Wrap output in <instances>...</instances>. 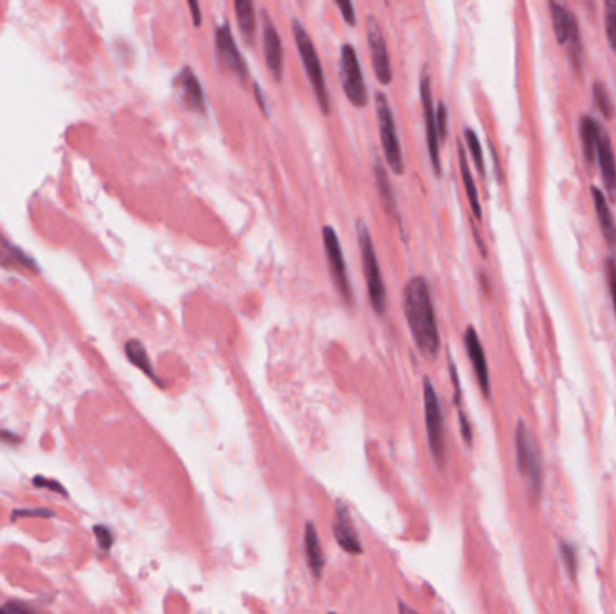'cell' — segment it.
<instances>
[{
	"instance_id": "6da1fadb",
	"label": "cell",
	"mask_w": 616,
	"mask_h": 614,
	"mask_svg": "<svg viewBox=\"0 0 616 614\" xmlns=\"http://www.w3.org/2000/svg\"><path fill=\"white\" fill-rule=\"evenodd\" d=\"M402 308L418 350L435 358L440 350V333L429 283L423 276H415L408 281L402 294Z\"/></svg>"
},
{
	"instance_id": "7a4b0ae2",
	"label": "cell",
	"mask_w": 616,
	"mask_h": 614,
	"mask_svg": "<svg viewBox=\"0 0 616 614\" xmlns=\"http://www.w3.org/2000/svg\"><path fill=\"white\" fill-rule=\"evenodd\" d=\"M515 461L519 474L525 479L528 492L533 499H539L545 486V461H542L541 447L537 443L532 431L519 420L515 427Z\"/></svg>"
},
{
	"instance_id": "3957f363",
	"label": "cell",
	"mask_w": 616,
	"mask_h": 614,
	"mask_svg": "<svg viewBox=\"0 0 616 614\" xmlns=\"http://www.w3.org/2000/svg\"><path fill=\"white\" fill-rule=\"evenodd\" d=\"M292 36H294V42L298 46L299 56H301V64L305 67L306 78L310 81L312 91H314L315 98H318L319 109L325 116L330 114V96H328V87H326V79H325V71H323L321 60H319V54L315 51L314 42H312L310 34L306 33V29L303 27V24L298 19L292 20Z\"/></svg>"
},
{
	"instance_id": "277c9868",
	"label": "cell",
	"mask_w": 616,
	"mask_h": 614,
	"mask_svg": "<svg viewBox=\"0 0 616 614\" xmlns=\"http://www.w3.org/2000/svg\"><path fill=\"white\" fill-rule=\"evenodd\" d=\"M357 238H359L360 261H363V272L364 279H366L371 308L375 310L377 316H384V312H386V283L382 278V271L377 260V253H375L370 229H368V226L363 220L357 222Z\"/></svg>"
},
{
	"instance_id": "5b68a950",
	"label": "cell",
	"mask_w": 616,
	"mask_h": 614,
	"mask_svg": "<svg viewBox=\"0 0 616 614\" xmlns=\"http://www.w3.org/2000/svg\"><path fill=\"white\" fill-rule=\"evenodd\" d=\"M423 415H425V431H428V443L431 448L433 460H435L436 467L445 468V420H443L440 396L429 377H423Z\"/></svg>"
},
{
	"instance_id": "8992f818",
	"label": "cell",
	"mask_w": 616,
	"mask_h": 614,
	"mask_svg": "<svg viewBox=\"0 0 616 614\" xmlns=\"http://www.w3.org/2000/svg\"><path fill=\"white\" fill-rule=\"evenodd\" d=\"M375 110H377L378 136H380L382 151H384L388 166H390L391 171H395L397 175H404L405 171L404 155H402V146H400V139H398L397 123H395L393 110H391L386 94L375 92Z\"/></svg>"
},
{
	"instance_id": "52a82bcc",
	"label": "cell",
	"mask_w": 616,
	"mask_h": 614,
	"mask_svg": "<svg viewBox=\"0 0 616 614\" xmlns=\"http://www.w3.org/2000/svg\"><path fill=\"white\" fill-rule=\"evenodd\" d=\"M340 85H343L344 96L348 98L355 109H364L368 105V89L360 67L359 54L352 44H344L340 47Z\"/></svg>"
},
{
	"instance_id": "ba28073f",
	"label": "cell",
	"mask_w": 616,
	"mask_h": 614,
	"mask_svg": "<svg viewBox=\"0 0 616 614\" xmlns=\"http://www.w3.org/2000/svg\"><path fill=\"white\" fill-rule=\"evenodd\" d=\"M323 243H325V253L326 258H328V267L330 272H332L333 285H335L337 292L344 299V303L350 305L352 303V285H350L348 271H346V263H344V254L339 236H337L335 229L332 226L323 227Z\"/></svg>"
},
{
	"instance_id": "9c48e42d",
	"label": "cell",
	"mask_w": 616,
	"mask_h": 614,
	"mask_svg": "<svg viewBox=\"0 0 616 614\" xmlns=\"http://www.w3.org/2000/svg\"><path fill=\"white\" fill-rule=\"evenodd\" d=\"M550 11H552V22L555 36L559 44L570 47V54L577 67H580V56H582V40H580L579 22L575 19L573 13L560 2H550Z\"/></svg>"
},
{
	"instance_id": "30bf717a",
	"label": "cell",
	"mask_w": 616,
	"mask_h": 614,
	"mask_svg": "<svg viewBox=\"0 0 616 614\" xmlns=\"http://www.w3.org/2000/svg\"><path fill=\"white\" fill-rule=\"evenodd\" d=\"M420 99H422L423 123H425V139H428L429 157H431L433 170L436 177H442V164H440V139L438 126H436V109L433 105V87L429 74L420 78Z\"/></svg>"
},
{
	"instance_id": "8fae6325",
	"label": "cell",
	"mask_w": 616,
	"mask_h": 614,
	"mask_svg": "<svg viewBox=\"0 0 616 614\" xmlns=\"http://www.w3.org/2000/svg\"><path fill=\"white\" fill-rule=\"evenodd\" d=\"M368 44H370V53H371V67H373L375 78L380 85L388 87V85L393 81V67H391L390 60V51H388L386 38L382 33L380 26L377 24V20L373 16L368 19V29H366Z\"/></svg>"
},
{
	"instance_id": "7c38bea8",
	"label": "cell",
	"mask_w": 616,
	"mask_h": 614,
	"mask_svg": "<svg viewBox=\"0 0 616 614\" xmlns=\"http://www.w3.org/2000/svg\"><path fill=\"white\" fill-rule=\"evenodd\" d=\"M215 51L218 65L226 72L235 74L236 78L246 81L247 79V65L242 53L238 51L235 42V36L231 33V27L227 24L218 26L215 31Z\"/></svg>"
},
{
	"instance_id": "4fadbf2b",
	"label": "cell",
	"mask_w": 616,
	"mask_h": 614,
	"mask_svg": "<svg viewBox=\"0 0 616 614\" xmlns=\"http://www.w3.org/2000/svg\"><path fill=\"white\" fill-rule=\"evenodd\" d=\"M261 42H263V56L268 71L276 81H281L285 61L283 44H281L280 33H278L276 26L267 11L261 13Z\"/></svg>"
},
{
	"instance_id": "5bb4252c",
	"label": "cell",
	"mask_w": 616,
	"mask_h": 614,
	"mask_svg": "<svg viewBox=\"0 0 616 614\" xmlns=\"http://www.w3.org/2000/svg\"><path fill=\"white\" fill-rule=\"evenodd\" d=\"M333 537H335L337 544L340 550L346 551L350 555H360L364 551L363 543H360L359 531H357L355 523L352 519L348 505L344 501H335V513H333Z\"/></svg>"
},
{
	"instance_id": "9a60e30c",
	"label": "cell",
	"mask_w": 616,
	"mask_h": 614,
	"mask_svg": "<svg viewBox=\"0 0 616 614\" xmlns=\"http://www.w3.org/2000/svg\"><path fill=\"white\" fill-rule=\"evenodd\" d=\"M463 344H465V351L470 358V364L474 368V373H476L478 384H480L481 391H483L485 398H490L492 389H490V373H488V362L487 355H485L483 344H481L478 332L474 330V326H469L465 330V336H463Z\"/></svg>"
},
{
	"instance_id": "2e32d148",
	"label": "cell",
	"mask_w": 616,
	"mask_h": 614,
	"mask_svg": "<svg viewBox=\"0 0 616 614\" xmlns=\"http://www.w3.org/2000/svg\"><path fill=\"white\" fill-rule=\"evenodd\" d=\"M597 158L598 166H600L602 178H604L605 189L609 191V195H616V161H615V151H612L611 139H609L607 134L602 130L600 137H598L597 143Z\"/></svg>"
},
{
	"instance_id": "e0dca14e",
	"label": "cell",
	"mask_w": 616,
	"mask_h": 614,
	"mask_svg": "<svg viewBox=\"0 0 616 614\" xmlns=\"http://www.w3.org/2000/svg\"><path fill=\"white\" fill-rule=\"evenodd\" d=\"M178 89H181L182 99L189 110L206 114V94L202 91L197 74L189 67H184V71L178 74Z\"/></svg>"
},
{
	"instance_id": "ac0fdd59",
	"label": "cell",
	"mask_w": 616,
	"mask_h": 614,
	"mask_svg": "<svg viewBox=\"0 0 616 614\" xmlns=\"http://www.w3.org/2000/svg\"><path fill=\"white\" fill-rule=\"evenodd\" d=\"M591 196H593L595 211H597L598 223H600L602 227V234H604L609 247L616 253V222L615 218H612L611 208H609L607 200H605L604 191H602L600 188H597V186H593V188H591Z\"/></svg>"
},
{
	"instance_id": "d6986e66",
	"label": "cell",
	"mask_w": 616,
	"mask_h": 614,
	"mask_svg": "<svg viewBox=\"0 0 616 614\" xmlns=\"http://www.w3.org/2000/svg\"><path fill=\"white\" fill-rule=\"evenodd\" d=\"M305 555L306 564L310 568L312 575L315 578L323 577V569H325V555H323L321 543H319V533L315 530L314 523L305 524Z\"/></svg>"
},
{
	"instance_id": "ffe728a7",
	"label": "cell",
	"mask_w": 616,
	"mask_h": 614,
	"mask_svg": "<svg viewBox=\"0 0 616 614\" xmlns=\"http://www.w3.org/2000/svg\"><path fill=\"white\" fill-rule=\"evenodd\" d=\"M0 265L8 268H31V271L38 272V265L34 263L33 258L27 256L20 247L13 245L2 233H0Z\"/></svg>"
},
{
	"instance_id": "44dd1931",
	"label": "cell",
	"mask_w": 616,
	"mask_h": 614,
	"mask_svg": "<svg viewBox=\"0 0 616 614\" xmlns=\"http://www.w3.org/2000/svg\"><path fill=\"white\" fill-rule=\"evenodd\" d=\"M458 157H460L461 181H463V186H465V193H467V198H469L470 209H473V215L476 216L478 220H481V203H480V195H478L476 182H474L473 171H470L469 162H467L465 148H463V144H461V143L458 144Z\"/></svg>"
},
{
	"instance_id": "7402d4cb",
	"label": "cell",
	"mask_w": 616,
	"mask_h": 614,
	"mask_svg": "<svg viewBox=\"0 0 616 614\" xmlns=\"http://www.w3.org/2000/svg\"><path fill=\"white\" fill-rule=\"evenodd\" d=\"M125 353L126 357H128V361L132 362L136 368H139L141 371H143L144 375H146L148 378H151V381L156 382L157 386H163V382H161V378L157 377L156 370H153V364H151L150 361V355H148L146 348L143 346V343L137 339H132L126 343L125 346Z\"/></svg>"
},
{
	"instance_id": "603a6c76",
	"label": "cell",
	"mask_w": 616,
	"mask_h": 614,
	"mask_svg": "<svg viewBox=\"0 0 616 614\" xmlns=\"http://www.w3.org/2000/svg\"><path fill=\"white\" fill-rule=\"evenodd\" d=\"M235 13L240 33H242L243 40L251 46L254 42V34H256V6L249 0H236Z\"/></svg>"
},
{
	"instance_id": "cb8c5ba5",
	"label": "cell",
	"mask_w": 616,
	"mask_h": 614,
	"mask_svg": "<svg viewBox=\"0 0 616 614\" xmlns=\"http://www.w3.org/2000/svg\"><path fill=\"white\" fill-rule=\"evenodd\" d=\"M602 126L595 117L584 116L580 119V139H582V150L586 155L587 162L595 161V155H597V143L598 137H600Z\"/></svg>"
},
{
	"instance_id": "d4e9b609",
	"label": "cell",
	"mask_w": 616,
	"mask_h": 614,
	"mask_svg": "<svg viewBox=\"0 0 616 614\" xmlns=\"http://www.w3.org/2000/svg\"><path fill=\"white\" fill-rule=\"evenodd\" d=\"M375 182H377V191L380 196V202L384 203V208L388 209V213L398 218V209H397V198H395V191L391 188V181L388 177L386 170L380 166V164H375Z\"/></svg>"
},
{
	"instance_id": "484cf974",
	"label": "cell",
	"mask_w": 616,
	"mask_h": 614,
	"mask_svg": "<svg viewBox=\"0 0 616 614\" xmlns=\"http://www.w3.org/2000/svg\"><path fill=\"white\" fill-rule=\"evenodd\" d=\"M559 551H560V560H562L564 569H566L567 577L571 580H577V571H579V562H577V551L566 540H560L559 543Z\"/></svg>"
},
{
	"instance_id": "4316f807",
	"label": "cell",
	"mask_w": 616,
	"mask_h": 614,
	"mask_svg": "<svg viewBox=\"0 0 616 614\" xmlns=\"http://www.w3.org/2000/svg\"><path fill=\"white\" fill-rule=\"evenodd\" d=\"M465 141L467 148H469L470 155H473V161L476 164V170L480 175H485V161H483V148H481L480 137L476 136L473 129H465Z\"/></svg>"
},
{
	"instance_id": "83f0119b",
	"label": "cell",
	"mask_w": 616,
	"mask_h": 614,
	"mask_svg": "<svg viewBox=\"0 0 616 614\" xmlns=\"http://www.w3.org/2000/svg\"><path fill=\"white\" fill-rule=\"evenodd\" d=\"M593 98H595V103H597L598 110L604 114V117L611 119V117L615 116V103H612L611 94H609V91L605 89V85L598 84V81L593 85Z\"/></svg>"
},
{
	"instance_id": "f1b7e54d",
	"label": "cell",
	"mask_w": 616,
	"mask_h": 614,
	"mask_svg": "<svg viewBox=\"0 0 616 614\" xmlns=\"http://www.w3.org/2000/svg\"><path fill=\"white\" fill-rule=\"evenodd\" d=\"M605 33L611 49L616 54V2L607 0L605 2Z\"/></svg>"
},
{
	"instance_id": "f546056e",
	"label": "cell",
	"mask_w": 616,
	"mask_h": 614,
	"mask_svg": "<svg viewBox=\"0 0 616 614\" xmlns=\"http://www.w3.org/2000/svg\"><path fill=\"white\" fill-rule=\"evenodd\" d=\"M605 279H607L609 292H611V299H612V308H615V313H616V261L615 260L605 261Z\"/></svg>"
},
{
	"instance_id": "4dcf8cb0",
	"label": "cell",
	"mask_w": 616,
	"mask_h": 614,
	"mask_svg": "<svg viewBox=\"0 0 616 614\" xmlns=\"http://www.w3.org/2000/svg\"><path fill=\"white\" fill-rule=\"evenodd\" d=\"M94 535H96V539H98V544L103 548V550L108 551L110 548H112V544H113V533L108 530V528L103 526V524H96V526H94Z\"/></svg>"
},
{
	"instance_id": "1f68e13d",
	"label": "cell",
	"mask_w": 616,
	"mask_h": 614,
	"mask_svg": "<svg viewBox=\"0 0 616 614\" xmlns=\"http://www.w3.org/2000/svg\"><path fill=\"white\" fill-rule=\"evenodd\" d=\"M447 125H449V119H447V106L445 103L440 101L436 106V126H438V139L443 141L447 137Z\"/></svg>"
},
{
	"instance_id": "d6a6232c",
	"label": "cell",
	"mask_w": 616,
	"mask_h": 614,
	"mask_svg": "<svg viewBox=\"0 0 616 614\" xmlns=\"http://www.w3.org/2000/svg\"><path fill=\"white\" fill-rule=\"evenodd\" d=\"M34 486H42V488H49L53 490V492H58L60 495H64V498H67V490L64 488V485H61L60 481H56V479H49V478H44V475H36V478L33 479Z\"/></svg>"
},
{
	"instance_id": "836d02e7",
	"label": "cell",
	"mask_w": 616,
	"mask_h": 614,
	"mask_svg": "<svg viewBox=\"0 0 616 614\" xmlns=\"http://www.w3.org/2000/svg\"><path fill=\"white\" fill-rule=\"evenodd\" d=\"M0 614H36L29 605L22 602H8L0 607Z\"/></svg>"
},
{
	"instance_id": "e575fe53",
	"label": "cell",
	"mask_w": 616,
	"mask_h": 614,
	"mask_svg": "<svg viewBox=\"0 0 616 614\" xmlns=\"http://www.w3.org/2000/svg\"><path fill=\"white\" fill-rule=\"evenodd\" d=\"M337 9L343 15L344 22L348 26H357V15H355V6L352 2H337Z\"/></svg>"
},
{
	"instance_id": "d590c367",
	"label": "cell",
	"mask_w": 616,
	"mask_h": 614,
	"mask_svg": "<svg viewBox=\"0 0 616 614\" xmlns=\"http://www.w3.org/2000/svg\"><path fill=\"white\" fill-rule=\"evenodd\" d=\"M19 517H54V512L46 508L15 510V512H13V519H19Z\"/></svg>"
},
{
	"instance_id": "8d00e7d4",
	"label": "cell",
	"mask_w": 616,
	"mask_h": 614,
	"mask_svg": "<svg viewBox=\"0 0 616 614\" xmlns=\"http://www.w3.org/2000/svg\"><path fill=\"white\" fill-rule=\"evenodd\" d=\"M449 370H450V377H453V382H454V402H456V406L460 407V400H461L460 377H458L456 364H454V362H453V357H450V355H449Z\"/></svg>"
},
{
	"instance_id": "74e56055",
	"label": "cell",
	"mask_w": 616,
	"mask_h": 614,
	"mask_svg": "<svg viewBox=\"0 0 616 614\" xmlns=\"http://www.w3.org/2000/svg\"><path fill=\"white\" fill-rule=\"evenodd\" d=\"M458 416H460V427H461V434H463V440L467 441V443H473V429H470L469 426V420L465 418V415H463V411L460 409V413H458Z\"/></svg>"
},
{
	"instance_id": "f35d334b",
	"label": "cell",
	"mask_w": 616,
	"mask_h": 614,
	"mask_svg": "<svg viewBox=\"0 0 616 614\" xmlns=\"http://www.w3.org/2000/svg\"><path fill=\"white\" fill-rule=\"evenodd\" d=\"M188 8H189V11H191V20H193L195 27H201L202 16H201V6H198V2H195V0H189Z\"/></svg>"
},
{
	"instance_id": "ab89813d",
	"label": "cell",
	"mask_w": 616,
	"mask_h": 614,
	"mask_svg": "<svg viewBox=\"0 0 616 614\" xmlns=\"http://www.w3.org/2000/svg\"><path fill=\"white\" fill-rule=\"evenodd\" d=\"M254 96H256L258 105H260L261 112H263L265 116H267V114H268V110H267V101H265V96H263V92H261V87H260V85H258V84H254Z\"/></svg>"
},
{
	"instance_id": "60d3db41",
	"label": "cell",
	"mask_w": 616,
	"mask_h": 614,
	"mask_svg": "<svg viewBox=\"0 0 616 614\" xmlns=\"http://www.w3.org/2000/svg\"><path fill=\"white\" fill-rule=\"evenodd\" d=\"M0 440L8 441V443H20V438L15 436L11 433H6V431H0Z\"/></svg>"
},
{
	"instance_id": "b9f144b4",
	"label": "cell",
	"mask_w": 616,
	"mask_h": 614,
	"mask_svg": "<svg viewBox=\"0 0 616 614\" xmlns=\"http://www.w3.org/2000/svg\"><path fill=\"white\" fill-rule=\"evenodd\" d=\"M398 610H400V614H418L413 607H409L408 603L404 602H398Z\"/></svg>"
},
{
	"instance_id": "7bdbcfd3",
	"label": "cell",
	"mask_w": 616,
	"mask_h": 614,
	"mask_svg": "<svg viewBox=\"0 0 616 614\" xmlns=\"http://www.w3.org/2000/svg\"><path fill=\"white\" fill-rule=\"evenodd\" d=\"M330 614H337V613H330Z\"/></svg>"
}]
</instances>
